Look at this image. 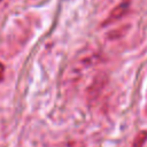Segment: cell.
<instances>
[{
    "mask_svg": "<svg viewBox=\"0 0 147 147\" xmlns=\"http://www.w3.org/2000/svg\"><path fill=\"white\" fill-rule=\"evenodd\" d=\"M125 10H126V6L123 3V5L118 6L117 8H115V10L111 13V15L109 16V18L111 17V21H114V20H116V18L121 17V16H122V15L125 13Z\"/></svg>",
    "mask_w": 147,
    "mask_h": 147,
    "instance_id": "cell-2",
    "label": "cell"
},
{
    "mask_svg": "<svg viewBox=\"0 0 147 147\" xmlns=\"http://www.w3.org/2000/svg\"><path fill=\"white\" fill-rule=\"evenodd\" d=\"M146 141H147V130H141L133 138L132 147H144Z\"/></svg>",
    "mask_w": 147,
    "mask_h": 147,
    "instance_id": "cell-1",
    "label": "cell"
},
{
    "mask_svg": "<svg viewBox=\"0 0 147 147\" xmlns=\"http://www.w3.org/2000/svg\"><path fill=\"white\" fill-rule=\"evenodd\" d=\"M146 99H147V95H146ZM146 114H147V101H146Z\"/></svg>",
    "mask_w": 147,
    "mask_h": 147,
    "instance_id": "cell-3",
    "label": "cell"
}]
</instances>
